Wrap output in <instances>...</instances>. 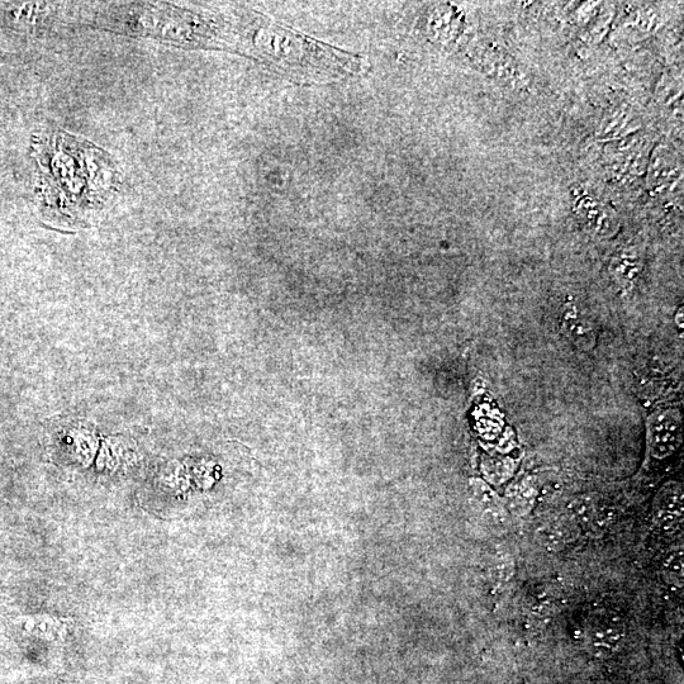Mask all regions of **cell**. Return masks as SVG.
I'll list each match as a JSON object with an SVG mask.
<instances>
[{
	"label": "cell",
	"mask_w": 684,
	"mask_h": 684,
	"mask_svg": "<svg viewBox=\"0 0 684 684\" xmlns=\"http://www.w3.org/2000/svg\"><path fill=\"white\" fill-rule=\"evenodd\" d=\"M682 443V418L677 410L654 412L648 418V450L655 459L671 456Z\"/></svg>",
	"instance_id": "cell-1"
},
{
	"label": "cell",
	"mask_w": 684,
	"mask_h": 684,
	"mask_svg": "<svg viewBox=\"0 0 684 684\" xmlns=\"http://www.w3.org/2000/svg\"><path fill=\"white\" fill-rule=\"evenodd\" d=\"M574 209L577 216L592 234L612 236L619 227L615 212L600 199L588 193L586 189L577 188L573 193Z\"/></svg>",
	"instance_id": "cell-2"
},
{
	"label": "cell",
	"mask_w": 684,
	"mask_h": 684,
	"mask_svg": "<svg viewBox=\"0 0 684 684\" xmlns=\"http://www.w3.org/2000/svg\"><path fill=\"white\" fill-rule=\"evenodd\" d=\"M625 639L624 625L614 617H598L588 625L584 643L588 653L598 659L611 658Z\"/></svg>",
	"instance_id": "cell-3"
},
{
	"label": "cell",
	"mask_w": 684,
	"mask_h": 684,
	"mask_svg": "<svg viewBox=\"0 0 684 684\" xmlns=\"http://www.w3.org/2000/svg\"><path fill=\"white\" fill-rule=\"evenodd\" d=\"M653 520L662 529H672L683 520L682 484L671 482L660 489L653 503Z\"/></svg>",
	"instance_id": "cell-4"
},
{
	"label": "cell",
	"mask_w": 684,
	"mask_h": 684,
	"mask_svg": "<svg viewBox=\"0 0 684 684\" xmlns=\"http://www.w3.org/2000/svg\"><path fill=\"white\" fill-rule=\"evenodd\" d=\"M576 521L572 519V516L562 517V519L549 522V524L543 525L539 532L541 543H543L546 548L559 550L564 548L576 538L577 532Z\"/></svg>",
	"instance_id": "cell-5"
},
{
	"label": "cell",
	"mask_w": 684,
	"mask_h": 684,
	"mask_svg": "<svg viewBox=\"0 0 684 684\" xmlns=\"http://www.w3.org/2000/svg\"><path fill=\"white\" fill-rule=\"evenodd\" d=\"M612 274L622 287L629 288L638 279L641 270V259L634 249L621 250L611 264Z\"/></svg>",
	"instance_id": "cell-6"
},
{
	"label": "cell",
	"mask_w": 684,
	"mask_h": 684,
	"mask_svg": "<svg viewBox=\"0 0 684 684\" xmlns=\"http://www.w3.org/2000/svg\"><path fill=\"white\" fill-rule=\"evenodd\" d=\"M475 497L484 510V515L491 517L493 521L500 522L505 519L506 510L501 501V498L493 492V489L488 484L479 481L472 483Z\"/></svg>",
	"instance_id": "cell-7"
},
{
	"label": "cell",
	"mask_w": 684,
	"mask_h": 684,
	"mask_svg": "<svg viewBox=\"0 0 684 684\" xmlns=\"http://www.w3.org/2000/svg\"><path fill=\"white\" fill-rule=\"evenodd\" d=\"M678 164L671 158H659L655 156L652 165V184L654 187H663L664 184L671 182L678 173Z\"/></svg>",
	"instance_id": "cell-8"
},
{
	"label": "cell",
	"mask_w": 684,
	"mask_h": 684,
	"mask_svg": "<svg viewBox=\"0 0 684 684\" xmlns=\"http://www.w3.org/2000/svg\"><path fill=\"white\" fill-rule=\"evenodd\" d=\"M665 577H669V581L674 583H681L683 581V553L682 551H673L664 560Z\"/></svg>",
	"instance_id": "cell-9"
},
{
	"label": "cell",
	"mask_w": 684,
	"mask_h": 684,
	"mask_svg": "<svg viewBox=\"0 0 684 684\" xmlns=\"http://www.w3.org/2000/svg\"><path fill=\"white\" fill-rule=\"evenodd\" d=\"M531 488L527 487V484H520L519 488L516 489L515 493L511 496V505H519L520 508L526 510L527 505H531L534 496H532ZM511 506V508L513 507Z\"/></svg>",
	"instance_id": "cell-10"
}]
</instances>
